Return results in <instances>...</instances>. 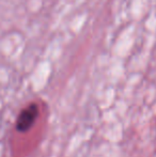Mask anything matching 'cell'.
<instances>
[{
    "label": "cell",
    "instance_id": "1",
    "mask_svg": "<svg viewBox=\"0 0 156 157\" xmlns=\"http://www.w3.org/2000/svg\"><path fill=\"white\" fill-rule=\"evenodd\" d=\"M42 112V106L38 101H30L19 111L15 121L14 128L17 134L30 132L38 123Z\"/></svg>",
    "mask_w": 156,
    "mask_h": 157
}]
</instances>
